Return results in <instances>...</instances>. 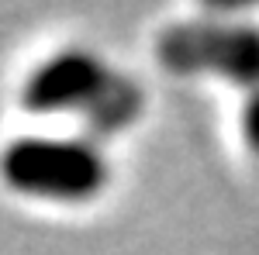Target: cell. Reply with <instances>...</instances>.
<instances>
[{
	"label": "cell",
	"mask_w": 259,
	"mask_h": 255,
	"mask_svg": "<svg viewBox=\"0 0 259 255\" xmlns=\"http://www.w3.org/2000/svg\"><path fill=\"white\" fill-rule=\"evenodd\" d=\"M162 59L180 69H214L239 83H259V31L200 24L166 38Z\"/></svg>",
	"instance_id": "3"
},
{
	"label": "cell",
	"mask_w": 259,
	"mask_h": 255,
	"mask_svg": "<svg viewBox=\"0 0 259 255\" xmlns=\"http://www.w3.org/2000/svg\"><path fill=\"white\" fill-rule=\"evenodd\" d=\"M24 107L31 114H87L118 128L139 111V93L114 76L90 52H59L24 83Z\"/></svg>",
	"instance_id": "1"
},
{
	"label": "cell",
	"mask_w": 259,
	"mask_h": 255,
	"mask_svg": "<svg viewBox=\"0 0 259 255\" xmlns=\"http://www.w3.org/2000/svg\"><path fill=\"white\" fill-rule=\"evenodd\" d=\"M245 138H249V145L259 152V97L245 107Z\"/></svg>",
	"instance_id": "4"
},
{
	"label": "cell",
	"mask_w": 259,
	"mask_h": 255,
	"mask_svg": "<svg viewBox=\"0 0 259 255\" xmlns=\"http://www.w3.org/2000/svg\"><path fill=\"white\" fill-rule=\"evenodd\" d=\"M0 176L38 200L80 203L107 183V162L97 145L76 138H21L4 148Z\"/></svg>",
	"instance_id": "2"
}]
</instances>
